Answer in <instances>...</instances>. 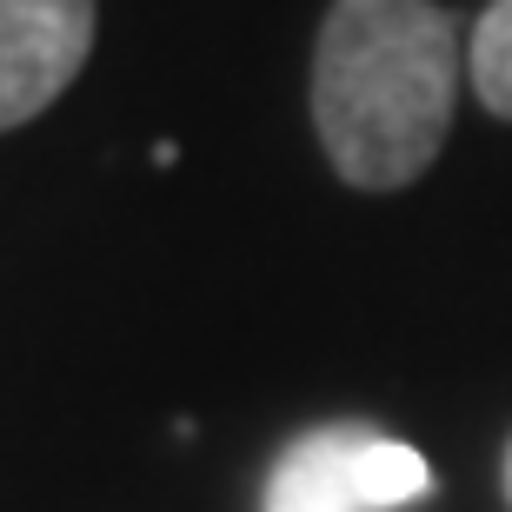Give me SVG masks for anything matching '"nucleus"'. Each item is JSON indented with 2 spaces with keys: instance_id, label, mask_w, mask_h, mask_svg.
<instances>
[{
  "instance_id": "nucleus-1",
  "label": "nucleus",
  "mask_w": 512,
  "mask_h": 512,
  "mask_svg": "<svg viewBox=\"0 0 512 512\" xmlns=\"http://www.w3.org/2000/svg\"><path fill=\"white\" fill-rule=\"evenodd\" d=\"M459 100V20L439 0H333L313 47V127L340 180L393 193L439 160Z\"/></svg>"
},
{
  "instance_id": "nucleus-2",
  "label": "nucleus",
  "mask_w": 512,
  "mask_h": 512,
  "mask_svg": "<svg viewBox=\"0 0 512 512\" xmlns=\"http://www.w3.org/2000/svg\"><path fill=\"white\" fill-rule=\"evenodd\" d=\"M426 493L433 466L373 426H313L266 473V512H399Z\"/></svg>"
},
{
  "instance_id": "nucleus-3",
  "label": "nucleus",
  "mask_w": 512,
  "mask_h": 512,
  "mask_svg": "<svg viewBox=\"0 0 512 512\" xmlns=\"http://www.w3.org/2000/svg\"><path fill=\"white\" fill-rule=\"evenodd\" d=\"M94 47V0H0V127L67 94Z\"/></svg>"
},
{
  "instance_id": "nucleus-4",
  "label": "nucleus",
  "mask_w": 512,
  "mask_h": 512,
  "mask_svg": "<svg viewBox=\"0 0 512 512\" xmlns=\"http://www.w3.org/2000/svg\"><path fill=\"white\" fill-rule=\"evenodd\" d=\"M466 74H473L479 107L512 120V0H493L479 14L473 40H466Z\"/></svg>"
},
{
  "instance_id": "nucleus-5",
  "label": "nucleus",
  "mask_w": 512,
  "mask_h": 512,
  "mask_svg": "<svg viewBox=\"0 0 512 512\" xmlns=\"http://www.w3.org/2000/svg\"><path fill=\"white\" fill-rule=\"evenodd\" d=\"M499 486H506V506H512V439H506V466H499Z\"/></svg>"
}]
</instances>
